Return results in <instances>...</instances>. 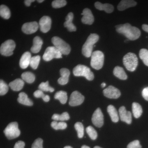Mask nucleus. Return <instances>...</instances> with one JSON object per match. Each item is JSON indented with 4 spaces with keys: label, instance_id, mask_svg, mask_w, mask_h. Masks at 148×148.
<instances>
[{
    "label": "nucleus",
    "instance_id": "obj_10",
    "mask_svg": "<svg viewBox=\"0 0 148 148\" xmlns=\"http://www.w3.org/2000/svg\"><path fill=\"white\" fill-rule=\"evenodd\" d=\"M84 100V97L78 91L72 92L70 97L69 104L71 106H77L81 105Z\"/></svg>",
    "mask_w": 148,
    "mask_h": 148
},
{
    "label": "nucleus",
    "instance_id": "obj_22",
    "mask_svg": "<svg viewBox=\"0 0 148 148\" xmlns=\"http://www.w3.org/2000/svg\"><path fill=\"white\" fill-rule=\"evenodd\" d=\"M95 8L100 10H104L108 13L112 12L114 7L112 5L108 3L103 4L99 2H96L95 3Z\"/></svg>",
    "mask_w": 148,
    "mask_h": 148
},
{
    "label": "nucleus",
    "instance_id": "obj_38",
    "mask_svg": "<svg viewBox=\"0 0 148 148\" xmlns=\"http://www.w3.org/2000/svg\"><path fill=\"white\" fill-rule=\"evenodd\" d=\"M40 60V56H36L32 57L30 61V65L32 69L36 70L38 68Z\"/></svg>",
    "mask_w": 148,
    "mask_h": 148
},
{
    "label": "nucleus",
    "instance_id": "obj_47",
    "mask_svg": "<svg viewBox=\"0 0 148 148\" xmlns=\"http://www.w3.org/2000/svg\"><path fill=\"white\" fill-rule=\"evenodd\" d=\"M106 84L105 83L103 82L101 84V87L102 88H104L106 86Z\"/></svg>",
    "mask_w": 148,
    "mask_h": 148
},
{
    "label": "nucleus",
    "instance_id": "obj_35",
    "mask_svg": "<svg viewBox=\"0 0 148 148\" xmlns=\"http://www.w3.org/2000/svg\"><path fill=\"white\" fill-rule=\"evenodd\" d=\"M38 88L39 90L42 91H46V92L49 91L50 92H53L54 90L53 88L49 86L48 81L46 82H42L39 85Z\"/></svg>",
    "mask_w": 148,
    "mask_h": 148
},
{
    "label": "nucleus",
    "instance_id": "obj_37",
    "mask_svg": "<svg viewBox=\"0 0 148 148\" xmlns=\"http://www.w3.org/2000/svg\"><path fill=\"white\" fill-rule=\"evenodd\" d=\"M34 96L36 98H42L45 102H48L50 100V97L48 95H45L42 91L40 90H36L34 93Z\"/></svg>",
    "mask_w": 148,
    "mask_h": 148
},
{
    "label": "nucleus",
    "instance_id": "obj_36",
    "mask_svg": "<svg viewBox=\"0 0 148 148\" xmlns=\"http://www.w3.org/2000/svg\"><path fill=\"white\" fill-rule=\"evenodd\" d=\"M86 132L89 136L90 139L92 140H95L98 137V133L95 129L91 126H89L86 127Z\"/></svg>",
    "mask_w": 148,
    "mask_h": 148
},
{
    "label": "nucleus",
    "instance_id": "obj_40",
    "mask_svg": "<svg viewBox=\"0 0 148 148\" xmlns=\"http://www.w3.org/2000/svg\"><path fill=\"white\" fill-rule=\"evenodd\" d=\"M67 4V2L65 0H55L52 2V6L54 8H61L65 6Z\"/></svg>",
    "mask_w": 148,
    "mask_h": 148
},
{
    "label": "nucleus",
    "instance_id": "obj_15",
    "mask_svg": "<svg viewBox=\"0 0 148 148\" xmlns=\"http://www.w3.org/2000/svg\"><path fill=\"white\" fill-rule=\"evenodd\" d=\"M119 115L121 121L131 124L132 122V114L130 111H127L124 106H122L119 109Z\"/></svg>",
    "mask_w": 148,
    "mask_h": 148
},
{
    "label": "nucleus",
    "instance_id": "obj_33",
    "mask_svg": "<svg viewBox=\"0 0 148 148\" xmlns=\"http://www.w3.org/2000/svg\"><path fill=\"white\" fill-rule=\"evenodd\" d=\"M51 127L56 130H64L67 127V124L64 122L61 121L58 122L56 121L52 122L51 124Z\"/></svg>",
    "mask_w": 148,
    "mask_h": 148
},
{
    "label": "nucleus",
    "instance_id": "obj_23",
    "mask_svg": "<svg viewBox=\"0 0 148 148\" xmlns=\"http://www.w3.org/2000/svg\"><path fill=\"white\" fill-rule=\"evenodd\" d=\"M24 85V82L23 79H16L10 83L9 86L14 91H20L23 88Z\"/></svg>",
    "mask_w": 148,
    "mask_h": 148
},
{
    "label": "nucleus",
    "instance_id": "obj_49",
    "mask_svg": "<svg viewBox=\"0 0 148 148\" xmlns=\"http://www.w3.org/2000/svg\"><path fill=\"white\" fill-rule=\"evenodd\" d=\"M44 1V0H38V3H42V2Z\"/></svg>",
    "mask_w": 148,
    "mask_h": 148
},
{
    "label": "nucleus",
    "instance_id": "obj_1",
    "mask_svg": "<svg viewBox=\"0 0 148 148\" xmlns=\"http://www.w3.org/2000/svg\"><path fill=\"white\" fill-rule=\"evenodd\" d=\"M115 27L118 33L124 35L130 40L138 39L141 35L140 29L137 27H132L128 23L116 25Z\"/></svg>",
    "mask_w": 148,
    "mask_h": 148
},
{
    "label": "nucleus",
    "instance_id": "obj_4",
    "mask_svg": "<svg viewBox=\"0 0 148 148\" xmlns=\"http://www.w3.org/2000/svg\"><path fill=\"white\" fill-rule=\"evenodd\" d=\"M123 63L128 71H134L138 65V57L135 53L130 52L123 57Z\"/></svg>",
    "mask_w": 148,
    "mask_h": 148
},
{
    "label": "nucleus",
    "instance_id": "obj_25",
    "mask_svg": "<svg viewBox=\"0 0 148 148\" xmlns=\"http://www.w3.org/2000/svg\"><path fill=\"white\" fill-rule=\"evenodd\" d=\"M107 110L110 116L112 121L114 123L118 122L119 120V116L117 111L115 107L112 105H110L108 106Z\"/></svg>",
    "mask_w": 148,
    "mask_h": 148
},
{
    "label": "nucleus",
    "instance_id": "obj_31",
    "mask_svg": "<svg viewBox=\"0 0 148 148\" xmlns=\"http://www.w3.org/2000/svg\"><path fill=\"white\" fill-rule=\"evenodd\" d=\"M52 119L54 121H65L69 120L70 119V116L68 112H65L63 113L61 115L56 114H54L52 116Z\"/></svg>",
    "mask_w": 148,
    "mask_h": 148
},
{
    "label": "nucleus",
    "instance_id": "obj_5",
    "mask_svg": "<svg viewBox=\"0 0 148 148\" xmlns=\"http://www.w3.org/2000/svg\"><path fill=\"white\" fill-rule=\"evenodd\" d=\"M51 42L54 46L62 54L67 55L71 52V47L70 46L59 37H53L51 39Z\"/></svg>",
    "mask_w": 148,
    "mask_h": 148
},
{
    "label": "nucleus",
    "instance_id": "obj_46",
    "mask_svg": "<svg viewBox=\"0 0 148 148\" xmlns=\"http://www.w3.org/2000/svg\"><path fill=\"white\" fill-rule=\"evenodd\" d=\"M142 28L144 31L148 33V25L145 24H143L142 26Z\"/></svg>",
    "mask_w": 148,
    "mask_h": 148
},
{
    "label": "nucleus",
    "instance_id": "obj_8",
    "mask_svg": "<svg viewBox=\"0 0 148 148\" xmlns=\"http://www.w3.org/2000/svg\"><path fill=\"white\" fill-rule=\"evenodd\" d=\"M15 43L12 40H8L2 44L0 47L1 54L5 56H10L13 53V51L15 49Z\"/></svg>",
    "mask_w": 148,
    "mask_h": 148
},
{
    "label": "nucleus",
    "instance_id": "obj_44",
    "mask_svg": "<svg viewBox=\"0 0 148 148\" xmlns=\"http://www.w3.org/2000/svg\"><path fill=\"white\" fill-rule=\"evenodd\" d=\"M25 144L23 141H19L16 143L14 148H24Z\"/></svg>",
    "mask_w": 148,
    "mask_h": 148
},
{
    "label": "nucleus",
    "instance_id": "obj_30",
    "mask_svg": "<svg viewBox=\"0 0 148 148\" xmlns=\"http://www.w3.org/2000/svg\"><path fill=\"white\" fill-rule=\"evenodd\" d=\"M0 15L5 19H8L10 18V11L7 6L4 5L0 6Z\"/></svg>",
    "mask_w": 148,
    "mask_h": 148
},
{
    "label": "nucleus",
    "instance_id": "obj_50",
    "mask_svg": "<svg viewBox=\"0 0 148 148\" xmlns=\"http://www.w3.org/2000/svg\"><path fill=\"white\" fill-rule=\"evenodd\" d=\"M64 148H73L71 146H66V147H64Z\"/></svg>",
    "mask_w": 148,
    "mask_h": 148
},
{
    "label": "nucleus",
    "instance_id": "obj_12",
    "mask_svg": "<svg viewBox=\"0 0 148 148\" xmlns=\"http://www.w3.org/2000/svg\"><path fill=\"white\" fill-rule=\"evenodd\" d=\"M103 94L106 97L111 99H117L121 95L120 90L112 86H110L103 90Z\"/></svg>",
    "mask_w": 148,
    "mask_h": 148
},
{
    "label": "nucleus",
    "instance_id": "obj_48",
    "mask_svg": "<svg viewBox=\"0 0 148 148\" xmlns=\"http://www.w3.org/2000/svg\"><path fill=\"white\" fill-rule=\"evenodd\" d=\"M81 148H90L88 146H87L86 145H83L82 146Z\"/></svg>",
    "mask_w": 148,
    "mask_h": 148
},
{
    "label": "nucleus",
    "instance_id": "obj_34",
    "mask_svg": "<svg viewBox=\"0 0 148 148\" xmlns=\"http://www.w3.org/2000/svg\"><path fill=\"white\" fill-rule=\"evenodd\" d=\"M75 128L77 132L78 137L82 138L84 135V127L82 123L80 122H77L75 125Z\"/></svg>",
    "mask_w": 148,
    "mask_h": 148
},
{
    "label": "nucleus",
    "instance_id": "obj_3",
    "mask_svg": "<svg viewBox=\"0 0 148 148\" xmlns=\"http://www.w3.org/2000/svg\"><path fill=\"white\" fill-rule=\"evenodd\" d=\"M73 73L75 76L84 77L89 81L92 80L94 78V74L90 69L87 66L81 64L74 68Z\"/></svg>",
    "mask_w": 148,
    "mask_h": 148
},
{
    "label": "nucleus",
    "instance_id": "obj_24",
    "mask_svg": "<svg viewBox=\"0 0 148 148\" xmlns=\"http://www.w3.org/2000/svg\"><path fill=\"white\" fill-rule=\"evenodd\" d=\"M17 101L20 104L25 106H32L33 105L32 100L28 98V95L24 92L19 93Z\"/></svg>",
    "mask_w": 148,
    "mask_h": 148
},
{
    "label": "nucleus",
    "instance_id": "obj_20",
    "mask_svg": "<svg viewBox=\"0 0 148 148\" xmlns=\"http://www.w3.org/2000/svg\"><path fill=\"white\" fill-rule=\"evenodd\" d=\"M137 5V2L132 0H123L117 6V8L119 11H123L125 9L135 6Z\"/></svg>",
    "mask_w": 148,
    "mask_h": 148
},
{
    "label": "nucleus",
    "instance_id": "obj_32",
    "mask_svg": "<svg viewBox=\"0 0 148 148\" xmlns=\"http://www.w3.org/2000/svg\"><path fill=\"white\" fill-rule=\"evenodd\" d=\"M139 56L144 64L148 66V50L145 49H142L139 52Z\"/></svg>",
    "mask_w": 148,
    "mask_h": 148
},
{
    "label": "nucleus",
    "instance_id": "obj_11",
    "mask_svg": "<svg viewBox=\"0 0 148 148\" xmlns=\"http://www.w3.org/2000/svg\"><path fill=\"white\" fill-rule=\"evenodd\" d=\"M92 121V123L96 127H101L103 126L104 124V116L100 108L96 109L93 113Z\"/></svg>",
    "mask_w": 148,
    "mask_h": 148
},
{
    "label": "nucleus",
    "instance_id": "obj_13",
    "mask_svg": "<svg viewBox=\"0 0 148 148\" xmlns=\"http://www.w3.org/2000/svg\"><path fill=\"white\" fill-rule=\"evenodd\" d=\"M39 24L40 31L44 33H47L51 27V18L49 16H43L40 19Z\"/></svg>",
    "mask_w": 148,
    "mask_h": 148
},
{
    "label": "nucleus",
    "instance_id": "obj_19",
    "mask_svg": "<svg viewBox=\"0 0 148 148\" xmlns=\"http://www.w3.org/2000/svg\"><path fill=\"white\" fill-rule=\"evenodd\" d=\"M32 56L29 51H26L21 56L19 61V66L21 69H26L30 65Z\"/></svg>",
    "mask_w": 148,
    "mask_h": 148
},
{
    "label": "nucleus",
    "instance_id": "obj_18",
    "mask_svg": "<svg viewBox=\"0 0 148 148\" xmlns=\"http://www.w3.org/2000/svg\"><path fill=\"white\" fill-rule=\"evenodd\" d=\"M74 18V14L72 12L68 14L66 18V21L64 22V27L67 28L68 30L70 32H75L76 31V27L73 23V19Z\"/></svg>",
    "mask_w": 148,
    "mask_h": 148
},
{
    "label": "nucleus",
    "instance_id": "obj_21",
    "mask_svg": "<svg viewBox=\"0 0 148 148\" xmlns=\"http://www.w3.org/2000/svg\"><path fill=\"white\" fill-rule=\"evenodd\" d=\"M43 44L42 40L39 36H36L33 40V45L31 48V51L34 53H38L41 49Z\"/></svg>",
    "mask_w": 148,
    "mask_h": 148
},
{
    "label": "nucleus",
    "instance_id": "obj_41",
    "mask_svg": "<svg viewBox=\"0 0 148 148\" xmlns=\"http://www.w3.org/2000/svg\"><path fill=\"white\" fill-rule=\"evenodd\" d=\"M32 148H43V140L38 138L35 140L32 145Z\"/></svg>",
    "mask_w": 148,
    "mask_h": 148
},
{
    "label": "nucleus",
    "instance_id": "obj_43",
    "mask_svg": "<svg viewBox=\"0 0 148 148\" xmlns=\"http://www.w3.org/2000/svg\"><path fill=\"white\" fill-rule=\"evenodd\" d=\"M142 95L145 100L148 101V87L144 88L142 91Z\"/></svg>",
    "mask_w": 148,
    "mask_h": 148
},
{
    "label": "nucleus",
    "instance_id": "obj_42",
    "mask_svg": "<svg viewBox=\"0 0 148 148\" xmlns=\"http://www.w3.org/2000/svg\"><path fill=\"white\" fill-rule=\"evenodd\" d=\"M127 148H142L140 142L138 140L132 141L128 144Z\"/></svg>",
    "mask_w": 148,
    "mask_h": 148
},
{
    "label": "nucleus",
    "instance_id": "obj_17",
    "mask_svg": "<svg viewBox=\"0 0 148 148\" xmlns=\"http://www.w3.org/2000/svg\"><path fill=\"white\" fill-rule=\"evenodd\" d=\"M60 72L61 77L58 79V82L59 84L64 85L69 82L70 71L69 69L62 68L60 70Z\"/></svg>",
    "mask_w": 148,
    "mask_h": 148
},
{
    "label": "nucleus",
    "instance_id": "obj_2",
    "mask_svg": "<svg viewBox=\"0 0 148 148\" xmlns=\"http://www.w3.org/2000/svg\"><path fill=\"white\" fill-rule=\"evenodd\" d=\"M99 37L97 34H90L82 47L83 55L89 58L92 54L93 46L99 40Z\"/></svg>",
    "mask_w": 148,
    "mask_h": 148
},
{
    "label": "nucleus",
    "instance_id": "obj_14",
    "mask_svg": "<svg viewBox=\"0 0 148 148\" xmlns=\"http://www.w3.org/2000/svg\"><path fill=\"white\" fill-rule=\"evenodd\" d=\"M38 27V25L36 21H33L23 24L21 30L25 34H31L36 32Z\"/></svg>",
    "mask_w": 148,
    "mask_h": 148
},
{
    "label": "nucleus",
    "instance_id": "obj_6",
    "mask_svg": "<svg viewBox=\"0 0 148 148\" xmlns=\"http://www.w3.org/2000/svg\"><path fill=\"white\" fill-rule=\"evenodd\" d=\"M104 55L100 51L92 52L91 56L90 66L93 69L99 70L102 69L104 64Z\"/></svg>",
    "mask_w": 148,
    "mask_h": 148
},
{
    "label": "nucleus",
    "instance_id": "obj_27",
    "mask_svg": "<svg viewBox=\"0 0 148 148\" xmlns=\"http://www.w3.org/2000/svg\"><path fill=\"white\" fill-rule=\"evenodd\" d=\"M132 111L133 115L135 118H139L143 113L142 107L139 103H132Z\"/></svg>",
    "mask_w": 148,
    "mask_h": 148
},
{
    "label": "nucleus",
    "instance_id": "obj_45",
    "mask_svg": "<svg viewBox=\"0 0 148 148\" xmlns=\"http://www.w3.org/2000/svg\"><path fill=\"white\" fill-rule=\"evenodd\" d=\"M34 1V0H26V1H24V3H25V5L29 7L31 5V3H32Z\"/></svg>",
    "mask_w": 148,
    "mask_h": 148
},
{
    "label": "nucleus",
    "instance_id": "obj_9",
    "mask_svg": "<svg viewBox=\"0 0 148 148\" xmlns=\"http://www.w3.org/2000/svg\"><path fill=\"white\" fill-rule=\"evenodd\" d=\"M62 54L55 47H49L46 49L43 56V59L46 61H49L53 58H62Z\"/></svg>",
    "mask_w": 148,
    "mask_h": 148
},
{
    "label": "nucleus",
    "instance_id": "obj_51",
    "mask_svg": "<svg viewBox=\"0 0 148 148\" xmlns=\"http://www.w3.org/2000/svg\"><path fill=\"white\" fill-rule=\"evenodd\" d=\"M94 148H102L100 147H98V146H95V147H94Z\"/></svg>",
    "mask_w": 148,
    "mask_h": 148
},
{
    "label": "nucleus",
    "instance_id": "obj_29",
    "mask_svg": "<svg viewBox=\"0 0 148 148\" xmlns=\"http://www.w3.org/2000/svg\"><path fill=\"white\" fill-rule=\"evenodd\" d=\"M21 77L23 80L29 84L33 83L36 79L34 75L30 72H24L21 75Z\"/></svg>",
    "mask_w": 148,
    "mask_h": 148
},
{
    "label": "nucleus",
    "instance_id": "obj_26",
    "mask_svg": "<svg viewBox=\"0 0 148 148\" xmlns=\"http://www.w3.org/2000/svg\"><path fill=\"white\" fill-rule=\"evenodd\" d=\"M114 75L119 79L126 80L127 76L124 69L120 66H117L115 67L113 71Z\"/></svg>",
    "mask_w": 148,
    "mask_h": 148
},
{
    "label": "nucleus",
    "instance_id": "obj_28",
    "mask_svg": "<svg viewBox=\"0 0 148 148\" xmlns=\"http://www.w3.org/2000/svg\"><path fill=\"white\" fill-rule=\"evenodd\" d=\"M54 98L59 100L61 104H66L68 100L67 92L63 90L58 91L54 95Z\"/></svg>",
    "mask_w": 148,
    "mask_h": 148
},
{
    "label": "nucleus",
    "instance_id": "obj_16",
    "mask_svg": "<svg viewBox=\"0 0 148 148\" xmlns=\"http://www.w3.org/2000/svg\"><path fill=\"white\" fill-rule=\"evenodd\" d=\"M82 14L83 16L82 18V21L83 24L88 25L92 24L94 21V16L89 9L85 8Z\"/></svg>",
    "mask_w": 148,
    "mask_h": 148
},
{
    "label": "nucleus",
    "instance_id": "obj_39",
    "mask_svg": "<svg viewBox=\"0 0 148 148\" xmlns=\"http://www.w3.org/2000/svg\"><path fill=\"white\" fill-rule=\"evenodd\" d=\"M8 86L3 80H0V95H5L8 92Z\"/></svg>",
    "mask_w": 148,
    "mask_h": 148
},
{
    "label": "nucleus",
    "instance_id": "obj_7",
    "mask_svg": "<svg viewBox=\"0 0 148 148\" xmlns=\"http://www.w3.org/2000/svg\"><path fill=\"white\" fill-rule=\"evenodd\" d=\"M4 132L6 137L9 140L17 138L21 133L18 129V123L16 122L10 123L4 130Z\"/></svg>",
    "mask_w": 148,
    "mask_h": 148
}]
</instances>
